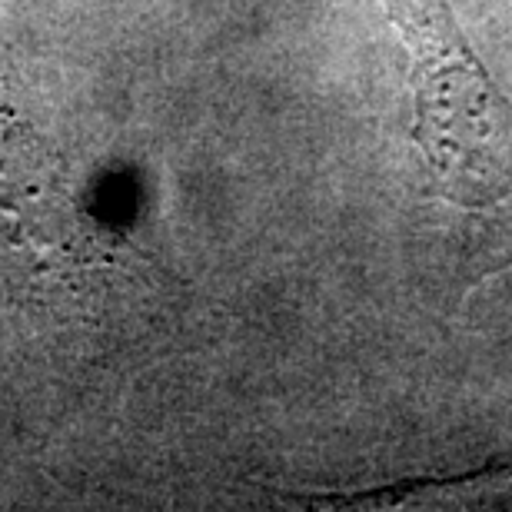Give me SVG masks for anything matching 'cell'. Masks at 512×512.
<instances>
[{
	"mask_svg": "<svg viewBox=\"0 0 512 512\" xmlns=\"http://www.w3.org/2000/svg\"><path fill=\"white\" fill-rule=\"evenodd\" d=\"M409 54L413 137L429 190L479 220H512V100L449 0H383Z\"/></svg>",
	"mask_w": 512,
	"mask_h": 512,
	"instance_id": "6da1fadb",
	"label": "cell"
}]
</instances>
